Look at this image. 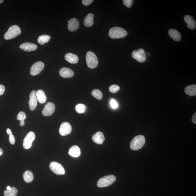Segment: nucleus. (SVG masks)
<instances>
[{
	"label": "nucleus",
	"mask_w": 196,
	"mask_h": 196,
	"mask_svg": "<svg viewBox=\"0 0 196 196\" xmlns=\"http://www.w3.org/2000/svg\"><path fill=\"white\" fill-rule=\"evenodd\" d=\"M145 143V138L143 135H137L131 141L130 148L132 150H138L143 147Z\"/></svg>",
	"instance_id": "nucleus-1"
},
{
	"label": "nucleus",
	"mask_w": 196,
	"mask_h": 196,
	"mask_svg": "<svg viewBox=\"0 0 196 196\" xmlns=\"http://www.w3.org/2000/svg\"><path fill=\"white\" fill-rule=\"evenodd\" d=\"M127 32L124 29L120 27H114L109 32V36L112 38H124L127 35Z\"/></svg>",
	"instance_id": "nucleus-2"
},
{
	"label": "nucleus",
	"mask_w": 196,
	"mask_h": 196,
	"mask_svg": "<svg viewBox=\"0 0 196 196\" xmlns=\"http://www.w3.org/2000/svg\"><path fill=\"white\" fill-rule=\"evenodd\" d=\"M21 31L19 26L16 25L12 26L9 28L4 35L6 40L12 39L21 34Z\"/></svg>",
	"instance_id": "nucleus-3"
},
{
	"label": "nucleus",
	"mask_w": 196,
	"mask_h": 196,
	"mask_svg": "<svg viewBox=\"0 0 196 196\" xmlns=\"http://www.w3.org/2000/svg\"><path fill=\"white\" fill-rule=\"evenodd\" d=\"M116 180L115 175H110L105 176L100 178L97 183V186L99 187H105L113 184Z\"/></svg>",
	"instance_id": "nucleus-4"
},
{
	"label": "nucleus",
	"mask_w": 196,
	"mask_h": 196,
	"mask_svg": "<svg viewBox=\"0 0 196 196\" xmlns=\"http://www.w3.org/2000/svg\"><path fill=\"white\" fill-rule=\"evenodd\" d=\"M86 60L88 67L90 68H95L98 65V58L93 52H88L86 54Z\"/></svg>",
	"instance_id": "nucleus-5"
},
{
	"label": "nucleus",
	"mask_w": 196,
	"mask_h": 196,
	"mask_svg": "<svg viewBox=\"0 0 196 196\" xmlns=\"http://www.w3.org/2000/svg\"><path fill=\"white\" fill-rule=\"evenodd\" d=\"M49 168L52 172L57 175H63L65 170L60 163L56 162H52L49 165Z\"/></svg>",
	"instance_id": "nucleus-6"
},
{
	"label": "nucleus",
	"mask_w": 196,
	"mask_h": 196,
	"mask_svg": "<svg viewBox=\"0 0 196 196\" xmlns=\"http://www.w3.org/2000/svg\"><path fill=\"white\" fill-rule=\"evenodd\" d=\"M35 135L33 132H29L24 138L23 147L26 149H30L31 147L32 143L34 141Z\"/></svg>",
	"instance_id": "nucleus-7"
},
{
	"label": "nucleus",
	"mask_w": 196,
	"mask_h": 196,
	"mask_svg": "<svg viewBox=\"0 0 196 196\" xmlns=\"http://www.w3.org/2000/svg\"><path fill=\"white\" fill-rule=\"evenodd\" d=\"M133 58L140 63L144 62L146 59V54L144 49L140 48L138 51H135L132 52Z\"/></svg>",
	"instance_id": "nucleus-8"
},
{
	"label": "nucleus",
	"mask_w": 196,
	"mask_h": 196,
	"mask_svg": "<svg viewBox=\"0 0 196 196\" xmlns=\"http://www.w3.org/2000/svg\"><path fill=\"white\" fill-rule=\"evenodd\" d=\"M44 67V64L42 62H37L31 67L30 74L33 76L38 75L42 71Z\"/></svg>",
	"instance_id": "nucleus-9"
},
{
	"label": "nucleus",
	"mask_w": 196,
	"mask_h": 196,
	"mask_svg": "<svg viewBox=\"0 0 196 196\" xmlns=\"http://www.w3.org/2000/svg\"><path fill=\"white\" fill-rule=\"evenodd\" d=\"M72 128L70 123L68 122L62 123L59 129V133L62 136H65L71 132Z\"/></svg>",
	"instance_id": "nucleus-10"
},
{
	"label": "nucleus",
	"mask_w": 196,
	"mask_h": 196,
	"mask_svg": "<svg viewBox=\"0 0 196 196\" xmlns=\"http://www.w3.org/2000/svg\"><path fill=\"white\" fill-rule=\"evenodd\" d=\"M55 109L54 104L52 103H47L45 106L42 111V114L44 116H49L54 112Z\"/></svg>",
	"instance_id": "nucleus-11"
},
{
	"label": "nucleus",
	"mask_w": 196,
	"mask_h": 196,
	"mask_svg": "<svg viewBox=\"0 0 196 196\" xmlns=\"http://www.w3.org/2000/svg\"><path fill=\"white\" fill-rule=\"evenodd\" d=\"M37 98L36 96V91H32L31 92L30 95V100L29 101V105L31 110H34L36 107L37 105Z\"/></svg>",
	"instance_id": "nucleus-12"
},
{
	"label": "nucleus",
	"mask_w": 196,
	"mask_h": 196,
	"mask_svg": "<svg viewBox=\"0 0 196 196\" xmlns=\"http://www.w3.org/2000/svg\"><path fill=\"white\" fill-rule=\"evenodd\" d=\"M68 29L71 32L76 31L79 27V22L76 19L73 18L69 20L68 23Z\"/></svg>",
	"instance_id": "nucleus-13"
},
{
	"label": "nucleus",
	"mask_w": 196,
	"mask_h": 196,
	"mask_svg": "<svg viewBox=\"0 0 196 196\" xmlns=\"http://www.w3.org/2000/svg\"><path fill=\"white\" fill-rule=\"evenodd\" d=\"M59 74L62 78H71L74 75V72L71 69L68 68H62L60 69Z\"/></svg>",
	"instance_id": "nucleus-14"
},
{
	"label": "nucleus",
	"mask_w": 196,
	"mask_h": 196,
	"mask_svg": "<svg viewBox=\"0 0 196 196\" xmlns=\"http://www.w3.org/2000/svg\"><path fill=\"white\" fill-rule=\"evenodd\" d=\"M36 45L33 43L26 42L21 44L20 46V48L27 52H31L35 51L37 49Z\"/></svg>",
	"instance_id": "nucleus-15"
},
{
	"label": "nucleus",
	"mask_w": 196,
	"mask_h": 196,
	"mask_svg": "<svg viewBox=\"0 0 196 196\" xmlns=\"http://www.w3.org/2000/svg\"><path fill=\"white\" fill-rule=\"evenodd\" d=\"M184 19L187 24V27L191 30H194L196 27V22L192 17L189 15L185 16Z\"/></svg>",
	"instance_id": "nucleus-16"
},
{
	"label": "nucleus",
	"mask_w": 196,
	"mask_h": 196,
	"mask_svg": "<svg viewBox=\"0 0 196 196\" xmlns=\"http://www.w3.org/2000/svg\"><path fill=\"white\" fill-rule=\"evenodd\" d=\"M92 140L95 143L98 144H102L104 142L105 138L102 132H98L93 136Z\"/></svg>",
	"instance_id": "nucleus-17"
},
{
	"label": "nucleus",
	"mask_w": 196,
	"mask_h": 196,
	"mask_svg": "<svg viewBox=\"0 0 196 196\" xmlns=\"http://www.w3.org/2000/svg\"><path fill=\"white\" fill-rule=\"evenodd\" d=\"M68 153L71 156L76 158L79 157L81 155V150L78 146L74 145L69 149Z\"/></svg>",
	"instance_id": "nucleus-18"
},
{
	"label": "nucleus",
	"mask_w": 196,
	"mask_h": 196,
	"mask_svg": "<svg viewBox=\"0 0 196 196\" xmlns=\"http://www.w3.org/2000/svg\"><path fill=\"white\" fill-rule=\"evenodd\" d=\"M36 94L37 100L38 102L41 104H44L46 102L47 98L44 91L39 89L37 91Z\"/></svg>",
	"instance_id": "nucleus-19"
},
{
	"label": "nucleus",
	"mask_w": 196,
	"mask_h": 196,
	"mask_svg": "<svg viewBox=\"0 0 196 196\" xmlns=\"http://www.w3.org/2000/svg\"><path fill=\"white\" fill-rule=\"evenodd\" d=\"M65 58L66 61L73 64L78 63L79 59L78 56L71 53L66 54L65 56Z\"/></svg>",
	"instance_id": "nucleus-20"
},
{
	"label": "nucleus",
	"mask_w": 196,
	"mask_h": 196,
	"mask_svg": "<svg viewBox=\"0 0 196 196\" xmlns=\"http://www.w3.org/2000/svg\"><path fill=\"white\" fill-rule=\"evenodd\" d=\"M169 34L174 41H179L181 40V35L178 31L175 29H170L169 31Z\"/></svg>",
	"instance_id": "nucleus-21"
},
{
	"label": "nucleus",
	"mask_w": 196,
	"mask_h": 196,
	"mask_svg": "<svg viewBox=\"0 0 196 196\" xmlns=\"http://www.w3.org/2000/svg\"><path fill=\"white\" fill-rule=\"evenodd\" d=\"M94 15L92 13H89L84 18V24L86 27H92L93 24Z\"/></svg>",
	"instance_id": "nucleus-22"
},
{
	"label": "nucleus",
	"mask_w": 196,
	"mask_h": 196,
	"mask_svg": "<svg viewBox=\"0 0 196 196\" xmlns=\"http://www.w3.org/2000/svg\"><path fill=\"white\" fill-rule=\"evenodd\" d=\"M185 93L190 96H195L196 95V85L195 84L189 86L185 88Z\"/></svg>",
	"instance_id": "nucleus-23"
},
{
	"label": "nucleus",
	"mask_w": 196,
	"mask_h": 196,
	"mask_svg": "<svg viewBox=\"0 0 196 196\" xmlns=\"http://www.w3.org/2000/svg\"><path fill=\"white\" fill-rule=\"evenodd\" d=\"M24 180L27 183H30L33 180V173L30 171H26L24 172Z\"/></svg>",
	"instance_id": "nucleus-24"
},
{
	"label": "nucleus",
	"mask_w": 196,
	"mask_h": 196,
	"mask_svg": "<svg viewBox=\"0 0 196 196\" xmlns=\"http://www.w3.org/2000/svg\"><path fill=\"white\" fill-rule=\"evenodd\" d=\"M51 39V36L48 35H44L38 37V43L41 45H44L48 42Z\"/></svg>",
	"instance_id": "nucleus-25"
},
{
	"label": "nucleus",
	"mask_w": 196,
	"mask_h": 196,
	"mask_svg": "<svg viewBox=\"0 0 196 196\" xmlns=\"http://www.w3.org/2000/svg\"><path fill=\"white\" fill-rule=\"evenodd\" d=\"M26 118V113L22 111H21L19 113L17 116V119L21 121L20 123V125L21 126H24L25 124L24 120Z\"/></svg>",
	"instance_id": "nucleus-26"
},
{
	"label": "nucleus",
	"mask_w": 196,
	"mask_h": 196,
	"mask_svg": "<svg viewBox=\"0 0 196 196\" xmlns=\"http://www.w3.org/2000/svg\"><path fill=\"white\" fill-rule=\"evenodd\" d=\"M18 193V190L15 187H12L11 190L4 191V196H16Z\"/></svg>",
	"instance_id": "nucleus-27"
},
{
	"label": "nucleus",
	"mask_w": 196,
	"mask_h": 196,
	"mask_svg": "<svg viewBox=\"0 0 196 196\" xmlns=\"http://www.w3.org/2000/svg\"><path fill=\"white\" fill-rule=\"evenodd\" d=\"M86 110V107L85 105L79 104L76 105L75 107V110L78 113H84Z\"/></svg>",
	"instance_id": "nucleus-28"
},
{
	"label": "nucleus",
	"mask_w": 196,
	"mask_h": 196,
	"mask_svg": "<svg viewBox=\"0 0 196 196\" xmlns=\"http://www.w3.org/2000/svg\"><path fill=\"white\" fill-rule=\"evenodd\" d=\"M92 95L93 96L99 100H101L103 98V94L99 89H94L92 92Z\"/></svg>",
	"instance_id": "nucleus-29"
},
{
	"label": "nucleus",
	"mask_w": 196,
	"mask_h": 196,
	"mask_svg": "<svg viewBox=\"0 0 196 196\" xmlns=\"http://www.w3.org/2000/svg\"><path fill=\"white\" fill-rule=\"evenodd\" d=\"M120 88L119 86L117 85H113L110 86L109 88V91L112 93H115L118 92L119 91Z\"/></svg>",
	"instance_id": "nucleus-30"
},
{
	"label": "nucleus",
	"mask_w": 196,
	"mask_h": 196,
	"mask_svg": "<svg viewBox=\"0 0 196 196\" xmlns=\"http://www.w3.org/2000/svg\"><path fill=\"white\" fill-rule=\"evenodd\" d=\"M123 1L124 5L128 8H130L133 2V0H123Z\"/></svg>",
	"instance_id": "nucleus-31"
},
{
	"label": "nucleus",
	"mask_w": 196,
	"mask_h": 196,
	"mask_svg": "<svg viewBox=\"0 0 196 196\" xmlns=\"http://www.w3.org/2000/svg\"><path fill=\"white\" fill-rule=\"evenodd\" d=\"M110 104L111 107H112V108L116 109L118 108V103H117V101H115V100L113 99H111L110 100Z\"/></svg>",
	"instance_id": "nucleus-32"
},
{
	"label": "nucleus",
	"mask_w": 196,
	"mask_h": 196,
	"mask_svg": "<svg viewBox=\"0 0 196 196\" xmlns=\"http://www.w3.org/2000/svg\"><path fill=\"white\" fill-rule=\"evenodd\" d=\"M93 1V0H83L82 2L84 5L88 6L91 4Z\"/></svg>",
	"instance_id": "nucleus-33"
},
{
	"label": "nucleus",
	"mask_w": 196,
	"mask_h": 196,
	"mask_svg": "<svg viewBox=\"0 0 196 196\" xmlns=\"http://www.w3.org/2000/svg\"><path fill=\"white\" fill-rule=\"evenodd\" d=\"M9 141H10L11 144L14 145L15 144V140L14 136L13 135H9Z\"/></svg>",
	"instance_id": "nucleus-34"
},
{
	"label": "nucleus",
	"mask_w": 196,
	"mask_h": 196,
	"mask_svg": "<svg viewBox=\"0 0 196 196\" xmlns=\"http://www.w3.org/2000/svg\"><path fill=\"white\" fill-rule=\"evenodd\" d=\"M5 88L2 85L0 84V96L2 95L5 92Z\"/></svg>",
	"instance_id": "nucleus-35"
},
{
	"label": "nucleus",
	"mask_w": 196,
	"mask_h": 196,
	"mask_svg": "<svg viewBox=\"0 0 196 196\" xmlns=\"http://www.w3.org/2000/svg\"><path fill=\"white\" fill-rule=\"evenodd\" d=\"M192 122L196 124V113H195L194 114V115H193V116L192 117Z\"/></svg>",
	"instance_id": "nucleus-36"
},
{
	"label": "nucleus",
	"mask_w": 196,
	"mask_h": 196,
	"mask_svg": "<svg viewBox=\"0 0 196 196\" xmlns=\"http://www.w3.org/2000/svg\"><path fill=\"white\" fill-rule=\"evenodd\" d=\"M6 132H7L8 135H12V131L10 129L7 128V130H6Z\"/></svg>",
	"instance_id": "nucleus-37"
},
{
	"label": "nucleus",
	"mask_w": 196,
	"mask_h": 196,
	"mask_svg": "<svg viewBox=\"0 0 196 196\" xmlns=\"http://www.w3.org/2000/svg\"><path fill=\"white\" fill-rule=\"evenodd\" d=\"M3 153V150L0 148V155H2Z\"/></svg>",
	"instance_id": "nucleus-38"
},
{
	"label": "nucleus",
	"mask_w": 196,
	"mask_h": 196,
	"mask_svg": "<svg viewBox=\"0 0 196 196\" xmlns=\"http://www.w3.org/2000/svg\"><path fill=\"white\" fill-rule=\"evenodd\" d=\"M7 190H11V188L10 186H8L7 187Z\"/></svg>",
	"instance_id": "nucleus-39"
},
{
	"label": "nucleus",
	"mask_w": 196,
	"mask_h": 196,
	"mask_svg": "<svg viewBox=\"0 0 196 196\" xmlns=\"http://www.w3.org/2000/svg\"><path fill=\"white\" fill-rule=\"evenodd\" d=\"M4 1H3V0H0V4L2 3L3 2H4Z\"/></svg>",
	"instance_id": "nucleus-40"
}]
</instances>
